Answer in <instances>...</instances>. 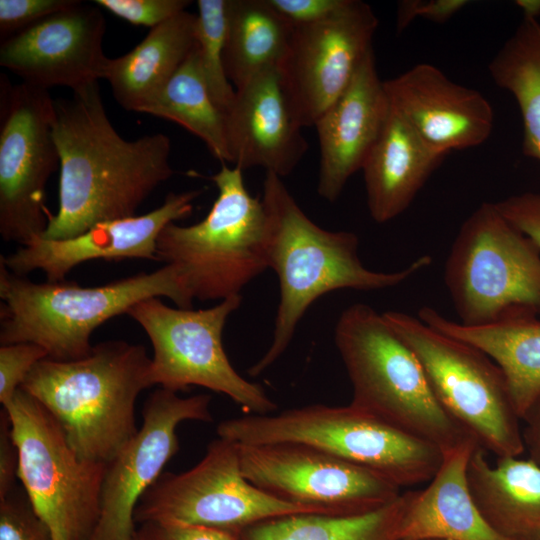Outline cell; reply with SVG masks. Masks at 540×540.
I'll list each match as a JSON object with an SVG mask.
<instances>
[{
    "label": "cell",
    "mask_w": 540,
    "mask_h": 540,
    "mask_svg": "<svg viewBox=\"0 0 540 540\" xmlns=\"http://www.w3.org/2000/svg\"><path fill=\"white\" fill-rule=\"evenodd\" d=\"M210 401L207 394L183 398L164 388L150 394L142 427L107 465L99 518L89 540H132L138 502L179 450L177 426L187 420L211 422Z\"/></svg>",
    "instance_id": "15"
},
{
    "label": "cell",
    "mask_w": 540,
    "mask_h": 540,
    "mask_svg": "<svg viewBox=\"0 0 540 540\" xmlns=\"http://www.w3.org/2000/svg\"><path fill=\"white\" fill-rule=\"evenodd\" d=\"M241 299L233 296L199 310L173 308L159 297L132 306L127 315L144 329L153 347L151 386L173 392L201 386L225 394L249 414L273 412L276 404L260 385L234 369L223 347L225 324Z\"/></svg>",
    "instance_id": "11"
},
{
    "label": "cell",
    "mask_w": 540,
    "mask_h": 540,
    "mask_svg": "<svg viewBox=\"0 0 540 540\" xmlns=\"http://www.w3.org/2000/svg\"><path fill=\"white\" fill-rule=\"evenodd\" d=\"M467 0H403L398 3L396 28L403 31L417 17L435 23H444L462 8Z\"/></svg>",
    "instance_id": "39"
},
{
    "label": "cell",
    "mask_w": 540,
    "mask_h": 540,
    "mask_svg": "<svg viewBox=\"0 0 540 540\" xmlns=\"http://www.w3.org/2000/svg\"><path fill=\"white\" fill-rule=\"evenodd\" d=\"M18 470V453L11 431V421L6 409L0 412V499L15 487Z\"/></svg>",
    "instance_id": "40"
},
{
    "label": "cell",
    "mask_w": 540,
    "mask_h": 540,
    "mask_svg": "<svg viewBox=\"0 0 540 540\" xmlns=\"http://www.w3.org/2000/svg\"><path fill=\"white\" fill-rule=\"evenodd\" d=\"M495 84L518 104L524 153L540 162V21L523 20L489 64Z\"/></svg>",
    "instance_id": "30"
},
{
    "label": "cell",
    "mask_w": 540,
    "mask_h": 540,
    "mask_svg": "<svg viewBox=\"0 0 540 540\" xmlns=\"http://www.w3.org/2000/svg\"><path fill=\"white\" fill-rule=\"evenodd\" d=\"M294 27L267 0H228L224 66L238 88L249 78L281 64Z\"/></svg>",
    "instance_id": "27"
},
{
    "label": "cell",
    "mask_w": 540,
    "mask_h": 540,
    "mask_svg": "<svg viewBox=\"0 0 540 540\" xmlns=\"http://www.w3.org/2000/svg\"><path fill=\"white\" fill-rule=\"evenodd\" d=\"M444 279L462 325H493L540 315V249L496 203L481 204L462 224Z\"/></svg>",
    "instance_id": "8"
},
{
    "label": "cell",
    "mask_w": 540,
    "mask_h": 540,
    "mask_svg": "<svg viewBox=\"0 0 540 540\" xmlns=\"http://www.w3.org/2000/svg\"><path fill=\"white\" fill-rule=\"evenodd\" d=\"M196 25L197 15L185 10L151 28L125 55L109 58L104 79L124 109L137 112L168 82L196 45Z\"/></svg>",
    "instance_id": "26"
},
{
    "label": "cell",
    "mask_w": 540,
    "mask_h": 540,
    "mask_svg": "<svg viewBox=\"0 0 540 540\" xmlns=\"http://www.w3.org/2000/svg\"><path fill=\"white\" fill-rule=\"evenodd\" d=\"M378 23L367 3L354 0L345 13L334 19L294 27L279 70L291 109L302 128L314 126L348 87L373 49Z\"/></svg>",
    "instance_id": "16"
},
{
    "label": "cell",
    "mask_w": 540,
    "mask_h": 540,
    "mask_svg": "<svg viewBox=\"0 0 540 540\" xmlns=\"http://www.w3.org/2000/svg\"><path fill=\"white\" fill-rule=\"evenodd\" d=\"M384 318L419 359L444 411L486 452L525 453L521 418L500 367L479 348L399 311Z\"/></svg>",
    "instance_id": "9"
},
{
    "label": "cell",
    "mask_w": 540,
    "mask_h": 540,
    "mask_svg": "<svg viewBox=\"0 0 540 540\" xmlns=\"http://www.w3.org/2000/svg\"><path fill=\"white\" fill-rule=\"evenodd\" d=\"M7 410L20 479L52 540H89L107 464L81 459L48 411L19 388Z\"/></svg>",
    "instance_id": "10"
},
{
    "label": "cell",
    "mask_w": 540,
    "mask_h": 540,
    "mask_svg": "<svg viewBox=\"0 0 540 540\" xmlns=\"http://www.w3.org/2000/svg\"><path fill=\"white\" fill-rule=\"evenodd\" d=\"M0 540H52L24 489L15 486L0 499Z\"/></svg>",
    "instance_id": "32"
},
{
    "label": "cell",
    "mask_w": 540,
    "mask_h": 540,
    "mask_svg": "<svg viewBox=\"0 0 540 540\" xmlns=\"http://www.w3.org/2000/svg\"><path fill=\"white\" fill-rule=\"evenodd\" d=\"M48 354L41 346L20 342L0 347V403L8 406L28 374Z\"/></svg>",
    "instance_id": "33"
},
{
    "label": "cell",
    "mask_w": 540,
    "mask_h": 540,
    "mask_svg": "<svg viewBox=\"0 0 540 540\" xmlns=\"http://www.w3.org/2000/svg\"><path fill=\"white\" fill-rule=\"evenodd\" d=\"M0 87V234L25 246L47 228L46 184L60 168L54 99L47 89L12 85L4 75Z\"/></svg>",
    "instance_id": "13"
},
{
    "label": "cell",
    "mask_w": 540,
    "mask_h": 540,
    "mask_svg": "<svg viewBox=\"0 0 540 540\" xmlns=\"http://www.w3.org/2000/svg\"><path fill=\"white\" fill-rule=\"evenodd\" d=\"M220 438L238 444L293 442L310 445L369 469L398 487L428 483L443 451L354 406L307 405L276 415H247L222 421Z\"/></svg>",
    "instance_id": "7"
},
{
    "label": "cell",
    "mask_w": 540,
    "mask_h": 540,
    "mask_svg": "<svg viewBox=\"0 0 540 540\" xmlns=\"http://www.w3.org/2000/svg\"><path fill=\"white\" fill-rule=\"evenodd\" d=\"M161 296L178 308H192L193 300L168 264L151 273L81 287L64 281L35 283L0 262V343L30 342L44 348L49 359L77 360L91 352L96 328L144 299Z\"/></svg>",
    "instance_id": "4"
},
{
    "label": "cell",
    "mask_w": 540,
    "mask_h": 540,
    "mask_svg": "<svg viewBox=\"0 0 540 540\" xmlns=\"http://www.w3.org/2000/svg\"><path fill=\"white\" fill-rule=\"evenodd\" d=\"M417 317L428 326L486 353L502 370L522 419L540 395V320L518 316L493 325L469 327L423 306Z\"/></svg>",
    "instance_id": "25"
},
{
    "label": "cell",
    "mask_w": 540,
    "mask_h": 540,
    "mask_svg": "<svg viewBox=\"0 0 540 540\" xmlns=\"http://www.w3.org/2000/svg\"><path fill=\"white\" fill-rule=\"evenodd\" d=\"M77 0H0L1 41L30 27Z\"/></svg>",
    "instance_id": "35"
},
{
    "label": "cell",
    "mask_w": 540,
    "mask_h": 540,
    "mask_svg": "<svg viewBox=\"0 0 540 540\" xmlns=\"http://www.w3.org/2000/svg\"><path fill=\"white\" fill-rule=\"evenodd\" d=\"M316 510L280 500L243 475L238 446L218 438L202 460L180 473H162L138 502L136 524L161 522L238 532L261 521Z\"/></svg>",
    "instance_id": "12"
},
{
    "label": "cell",
    "mask_w": 540,
    "mask_h": 540,
    "mask_svg": "<svg viewBox=\"0 0 540 540\" xmlns=\"http://www.w3.org/2000/svg\"><path fill=\"white\" fill-rule=\"evenodd\" d=\"M467 481L479 511L509 540H540V465L529 458L497 457L476 447L467 466Z\"/></svg>",
    "instance_id": "24"
},
{
    "label": "cell",
    "mask_w": 540,
    "mask_h": 540,
    "mask_svg": "<svg viewBox=\"0 0 540 540\" xmlns=\"http://www.w3.org/2000/svg\"><path fill=\"white\" fill-rule=\"evenodd\" d=\"M476 447L469 440L443 452L427 487L405 492L398 526L402 540H509L489 525L470 492L467 466Z\"/></svg>",
    "instance_id": "22"
},
{
    "label": "cell",
    "mask_w": 540,
    "mask_h": 540,
    "mask_svg": "<svg viewBox=\"0 0 540 540\" xmlns=\"http://www.w3.org/2000/svg\"><path fill=\"white\" fill-rule=\"evenodd\" d=\"M384 86L391 107L443 155L478 146L492 132L494 112L489 101L432 64H417L384 81Z\"/></svg>",
    "instance_id": "19"
},
{
    "label": "cell",
    "mask_w": 540,
    "mask_h": 540,
    "mask_svg": "<svg viewBox=\"0 0 540 540\" xmlns=\"http://www.w3.org/2000/svg\"><path fill=\"white\" fill-rule=\"evenodd\" d=\"M390 109L372 49L345 91L314 125L320 145L317 191L322 198L336 201L349 178L362 169Z\"/></svg>",
    "instance_id": "21"
},
{
    "label": "cell",
    "mask_w": 540,
    "mask_h": 540,
    "mask_svg": "<svg viewBox=\"0 0 540 540\" xmlns=\"http://www.w3.org/2000/svg\"><path fill=\"white\" fill-rule=\"evenodd\" d=\"M202 192L194 189L169 193L159 207L146 214L100 222L73 238H38L7 256L1 255L0 262L18 276L40 270L47 281L58 282L87 261H158L156 247L160 233L168 224L188 217L194 200Z\"/></svg>",
    "instance_id": "18"
},
{
    "label": "cell",
    "mask_w": 540,
    "mask_h": 540,
    "mask_svg": "<svg viewBox=\"0 0 540 540\" xmlns=\"http://www.w3.org/2000/svg\"><path fill=\"white\" fill-rule=\"evenodd\" d=\"M244 477L266 493L320 514L351 516L396 500L401 488L364 467L302 443L238 444Z\"/></svg>",
    "instance_id": "14"
},
{
    "label": "cell",
    "mask_w": 540,
    "mask_h": 540,
    "mask_svg": "<svg viewBox=\"0 0 540 540\" xmlns=\"http://www.w3.org/2000/svg\"><path fill=\"white\" fill-rule=\"evenodd\" d=\"M444 156L391 107L361 169L372 219L386 223L402 214Z\"/></svg>",
    "instance_id": "23"
},
{
    "label": "cell",
    "mask_w": 540,
    "mask_h": 540,
    "mask_svg": "<svg viewBox=\"0 0 540 540\" xmlns=\"http://www.w3.org/2000/svg\"><path fill=\"white\" fill-rule=\"evenodd\" d=\"M52 135L60 158L59 204L48 215L44 239L73 238L100 222L135 216L174 174L169 137L122 138L106 114L98 81L54 99Z\"/></svg>",
    "instance_id": "1"
},
{
    "label": "cell",
    "mask_w": 540,
    "mask_h": 540,
    "mask_svg": "<svg viewBox=\"0 0 540 540\" xmlns=\"http://www.w3.org/2000/svg\"><path fill=\"white\" fill-rule=\"evenodd\" d=\"M210 179L218 196L199 222H172L157 239V259L172 265L189 297L225 300L268 267V216L260 197L247 190L242 169L221 163Z\"/></svg>",
    "instance_id": "6"
},
{
    "label": "cell",
    "mask_w": 540,
    "mask_h": 540,
    "mask_svg": "<svg viewBox=\"0 0 540 540\" xmlns=\"http://www.w3.org/2000/svg\"><path fill=\"white\" fill-rule=\"evenodd\" d=\"M137 112L177 123L200 138L221 163H230L225 113L208 91L196 45L168 82Z\"/></svg>",
    "instance_id": "28"
},
{
    "label": "cell",
    "mask_w": 540,
    "mask_h": 540,
    "mask_svg": "<svg viewBox=\"0 0 540 540\" xmlns=\"http://www.w3.org/2000/svg\"><path fill=\"white\" fill-rule=\"evenodd\" d=\"M106 22L94 4L76 3L1 41L0 65L22 82L72 90L105 75Z\"/></svg>",
    "instance_id": "17"
},
{
    "label": "cell",
    "mask_w": 540,
    "mask_h": 540,
    "mask_svg": "<svg viewBox=\"0 0 540 540\" xmlns=\"http://www.w3.org/2000/svg\"><path fill=\"white\" fill-rule=\"evenodd\" d=\"M522 436L528 458L540 465V395L522 416Z\"/></svg>",
    "instance_id": "41"
},
{
    "label": "cell",
    "mask_w": 540,
    "mask_h": 540,
    "mask_svg": "<svg viewBox=\"0 0 540 540\" xmlns=\"http://www.w3.org/2000/svg\"><path fill=\"white\" fill-rule=\"evenodd\" d=\"M261 198L268 216V267L278 276L280 301L271 345L249 368L251 376L259 375L279 359L299 321L319 297L338 289L394 287L432 263V258L424 255L399 271L370 270L359 258L357 235L315 224L278 175L266 172Z\"/></svg>",
    "instance_id": "2"
},
{
    "label": "cell",
    "mask_w": 540,
    "mask_h": 540,
    "mask_svg": "<svg viewBox=\"0 0 540 540\" xmlns=\"http://www.w3.org/2000/svg\"><path fill=\"white\" fill-rule=\"evenodd\" d=\"M515 4L523 12L524 20H538L540 16V0H517Z\"/></svg>",
    "instance_id": "42"
},
{
    "label": "cell",
    "mask_w": 540,
    "mask_h": 540,
    "mask_svg": "<svg viewBox=\"0 0 540 540\" xmlns=\"http://www.w3.org/2000/svg\"><path fill=\"white\" fill-rule=\"evenodd\" d=\"M132 540H237L236 533L200 526L144 522L137 525Z\"/></svg>",
    "instance_id": "38"
},
{
    "label": "cell",
    "mask_w": 540,
    "mask_h": 540,
    "mask_svg": "<svg viewBox=\"0 0 540 540\" xmlns=\"http://www.w3.org/2000/svg\"><path fill=\"white\" fill-rule=\"evenodd\" d=\"M293 27L313 25L345 13L354 0H267Z\"/></svg>",
    "instance_id": "36"
},
{
    "label": "cell",
    "mask_w": 540,
    "mask_h": 540,
    "mask_svg": "<svg viewBox=\"0 0 540 540\" xmlns=\"http://www.w3.org/2000/svg\"><path fill=\"white\" fill-rule=\"evenodd\" d=\"M197 7L196 47L201 72L213 102L226 113L235 97L224 66L228 0H198Z\"/></svg>",
    "instance_id": "31"
},
{
    "label": "cell",
    "mask_w": 540,
    "mask_h": 540,
    "mask_svg": "<svg viewBox=\"0 0 540 540\" xmlns=\"http://www.w3.org/2000/svg\"><path fill=\"white\" fill-rule=\"evenodd\" d=\"M405 492L375 511L351 516L301 513L275 517L236 532L237 540H402Z\"/></svg>",
    "instance_id": "29"
},
{
    "label": "cell",
    "mask_w": 540,
    "mask_h": 540,
    "mask_svg": "<svg viewBox=\"0 0 540 540\" xmlns=\"http://www.w3.org/2000/svg\"><path fill=\"white\" fill-rule=\"evenodd\" d=\"M225 117L230 163L242 170L262 167L284 177L308 149L277 66L260 71L236 88Z\"/></svg>",
    "instance_id": "20"
},
{
    "label": "cell",
    "mask_w": 540,
    "mask_h": 540,
    "mask_svg": "<svg viewBox=\"0 0 540 540\" xmlns=\"http://www.w3.org/2000/svg\"><path fill=\"white\" fill-rule=\"evenodd\" d=\"M97 6L134 25L150 29L183 12L188 0H95Z\"/></svg>",
    "instance_id": "34"
},
{
    "label": "cell",
    "mask_w": 540,
    "mask_h": 540,
    "mask_svg": "<svg viewBox=\"0 0 540 540\" xmlns=\"http://www.w3.org/2000/svg\"><path fill=\"white\" fill-rule=\"evenodd\" d=\"M334 340L352 384V406L443 452L474 441L444 411L419 359L383 313L363 303L347 307Z\"/></svg>",
    "instance_id": "5"
},
{
    "label": "cell",
    "mask_w": 540,
    "mask_h": 540,
    "mask_svg": "<svg viewBox=\"0 0 540 540\" xmlns=\"http://www.w3.org/2000/svg\"><path fill=\"white\" fill-rule=\"evenodd\" d=\"M142 345L110 340L80 359L39 361L21 385L62 428L83 460L111 462L138 432L135 402L151 387Z\"/></svg>",
    "instance_id": "3"
},
{
    "label": "cell",
    "mask_w": 540,
    "mask_h": 540,
    "mask_svg": "<svg viewBox=\"0 0 540 540\" xmlns=\"http://www.w3.org/2000/svg\"><path fill=\"white\" fill-rule=\"evenodd\" d=\"M502 215L540 249V194L523 193L496 202Z\"/></svg>",
    "instance_id": "37"
}]
</instances>
